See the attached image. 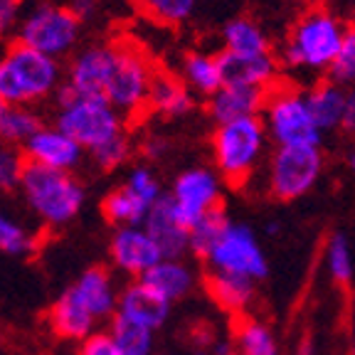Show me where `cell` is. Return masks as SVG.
Masks as SVG:
<instances>
[{
  "label": "cell",
  "instance_id": "1",
  "mask_svg": "<svg viewBox=\"0 0 355 355\" xmlns=\"http://www.w3.org/2000/svg\"><path fill=\"white\" fill-rule=\"evenodd\" d=\"M348 30L350 25H345L333 10L311 3L288 25L277 52L279 64L286 72L328 74Z\"/></svg>",
  "mask_w": 355,
  "mask_h": 355
},
{
  "label": "cell",
  "instance_id": "2",
  "mask_svg": "<svg viewBox=\"0 0 355 355\" xmlns=\"http://www.w3.org/2000/svg\"><path fill=\"white\" fill-rule=\"evenodd\" d=\"M64 74L60 60L12 40L0 55V101L6 106H35L57 94Z\"/></svg>",
  "mask_w": 355,
  "mask_h": 355
},
{
  "label": "cell",
  "instance_id": "3",
  "mask_svg": "<svg viewBox=\"0 0 355 355\" xmlns=\"http://www.w3.org/2000/svg\"><path fill=\"white\" fill-rule=\"evenodd\" d=\"M17 193L28 210L50 230H62L72 225L82 215L84 202H87V190L74 178V173L52 171V168L30 161L22 173Z\"/></svg>",
  "mask_w": 355,
  "mask_h": 355
},
{
  "label": "cell",
  "instance_id": "4",
  "mask_svg": "<svg viewBox=\"0 0 355 355\" xmlns=\"http://www.w3.org/2000/svg\"><path fill=\"white\" fill-rule=\"evenodd\" d=\"M272 141L261 116L220 123L210 136L215 171L230 188H244L264 163Z\"/></svg>",
  "mask_w": 355,
  "mask_h": 355
},
{
  "label": "cell",
  "instance_id": "5",
  "mask_svg": "<svg viewBox=\"0 0 355 355\" xmlns=\"http://www.w3.org/2000/svg\"><path fill=\"white\" fill-rule=\"evenodd\" d=\"M55 126L72 136L87 153H94L111 141L126 136V116L106 99L77 96L67 84H62L55 94Z\"/></svg>",
  "mask_w": 355,
  "mask_h": 355
},
{
  "label": "cell",
  "instance_id": "6",
  "mask_svg": "<svg viewBox=\"0 0 355 355\" xmlns=\"http://www.w3.org/2000/svg\"><path fill=\"white\" fill-rule=\"evenodd\" d=\"M82 37V20L69 6H57L52 0H25L15 30V42L37 50L47 57L74 55Z\"/></svg>",
  "mask_w": 355,
  "mask_h": 355
},
{
  "label": "cell",
  "instance_id": "7",
  "mask_svg": "<svg viewBox=\"0 0 355 355\" xmlns=\"http://www.w3.org/2000/svg\"><path fill=\"white\" fill-rule=\"evenodd\" d=\"M261 121L277 148H296V146H321L323 133L313 121L309 109L306 89L294 87L282 79L277 87L266 92V104Z\"/></svg>",
  "mask_w": 355,
  "mask_h": 355
},
{
  "label": "cell",
  "instance_id": "8",
  "mask_svg": "<svg viewBox=\"0 0 355 355\" xmlns=\"http://www.w3.org/2000/svg\"><path fill=\"white\" fill-rule=\"evenodd\" d=\"M321 146H296V148H274L266 161V195L279 202H294L316 188L323 175Z\"/></svg>",
  "mask_w": 355,
  "mask_h": 355
},
{
  "label": "cell",
  "instance_id": "9",
  "mask_svg": "<svg viewBox=\"0 0 355 355\" xmlns=\"http://www.w3.org/2000/svg\"><path fill=\"white\" fill-rule=\"evenodd\" d=\"M155 67L146 52L133 42H116V62L106 84L104 99L123 116H139L148 111V92Z\"/></svg>",
  "mask_w": 355,
  "mask_h": 355
},
{
  "label": "cell",
  "instance_id": "10",
  "mask_svg": "<svg viewBox=\"0 0 355 355\" xmlns=\"http://www.w3.org/2000/svg\"><path fill=\"white\" fill-rule=\"evenodd\" d=\"M207 272L234 274V277L261 282L269 277V259L254 230L242 222H230L205 259Z\"/></svg>",
  "mask_w": 355,
  "mask_h": 355
},
{
  "label": "cell",
  "instance_id": "11",
  "mask_svg": "<svg viewBox=\"0 0 355 355\" xmlns=\"http://www.w3.org/2000/svg\"><path fill=\"white\" fill-rule=\"evenodd\" d=\"M222 190H225V180L215 168L193 166L178 173L168 195H171L173 205L180 212V217L193 227L198 220L220 210Z\"/></svg>",
  "mask_w": 355,
  "mask_h": 355
},
{
  "label": "cell",
  "instance_id": "12",
  "mask_svg": "<svg viewBox=\"0 0 355 355\" xmlns=\"http://www.w3.org/2000/svg\"><path fill=\"white\" fill-rule=\"evenodd\" d=\"M116 62V42H94L77 50L67 64L64 84L77 96L104 99L111 69Z\"/></svg>",
  "mask_w": 355,
  "mask_h": 355
},
{
  "label": "cell",
  "instance_id": "13",
  "mask_svg": "<svg viewBox=\"0 0 355 355\" xmlns=\"http://www.w3.org/2000/svg\"><path fill=\"white\" fill-rule=\"evenodd\" d=\"M109 259L119 274L136 282V279H144L166 257L148 230L141 225V227L114 230L109 239Z\"/></svg>",
  "mask_w": 355,
  "mask_h": 355
},
{
  "label": "cell",
  "instance_id": "14",
  "mask_svg": "<svg viewBox=\"0 0 355 355\" xmlns=\"http://www.w3.org/2000/svg\"><path fill=\"white\" fill-rule=\"evenodd\" d=\"M22 153H25V158L30 163H37V166L52 168V171H62V173H74L89 155L72 136H67L55 123L40 128L33 139L25 144Z\"/></svg>",
  "mask_w": 355,
  "mask_h": 355
},
{
  "label": "cell",
  "instance_id": "15",
  "mask_svg": "<svg viewBox=\"0 0 355 355\" xmlns=\"http://www.w3.org/2000/svg\"><path fill=\"white\" fill-rule=\"evenodd\" d=\"M67 288L82 301L84 309L99 323L109 326L111 318L116 316L121 288L116 286V279L106 266H89Z\"/></svg>",
  "mask_w": 355,
  "mask_h": 355
},
{
  "label": "cell",
  "instance_id": "16",
  "mask_svg": "<svg viewBox=\"0 0 355 355\" xmlns=\"http://www.w3.org/2000/svg\"><path fill=\"white\" fill-rule=\"evenodd\" d=\"M171 309H173L171 301H166L161 294H155L146 282L136 279V282H128L126 286L121 288L116 316H121V318H126V321L136 323V326H144L155 333L168 323Z\"/></svg>",
  "mask_w": 355,
  "mask_h": 355
},
{
  "label": "cell",
  "instance_id": "17",
  "mask_svg": "<svg viewBox=\"0 0 355 355\" xmlns=\"http://www.w3.org/2000/svg\"><path fill=\"white\" fill-rule=\"evenodd\" d=\"M144 227L158 242L163 257H168V259H183L190 252V225L175 210L168 193L150 207Z\"/></svg>",
  "mask_w": 355,
  "mask_h": 355
},
{
  "label": "cell",
  "instance_id": "18",
  "mask_svg": "<svg viewBox=\"0 0 355 355\" xmlns=\"http://www.w3.org/2000/svg\"><path fill=\"white\" fill-rule=\"evenodd\" d=\"M220 64H222V77L225 84H234V87H252L269 92L282 82V64H279L277 55H257V57H239L230 55V52H220Z\"/></svg>",
  "mask_w": 355,
  "mask_h": 355
},
{
  "label": "cell",
  "instance_id": "19",
  "mask_svg": "<svg viewBox=\"0 0 355 355\" xmlns=\"http://www.w3.org/2000/svg\"><path fill=\"white\" fill-rule=\"evenodd\" d=\"M47 326L60 340L67 343H82L89 336L101 331V323L82 306V301L64 288L47 311Z\"/></svg>",
  "mask_w": 355,
  "mask_h": 355
},
{
  "label": "cell",
  "instance_id": "20",
  "mask_svg": "<svg viewBox=\"0 0 355 355\" xmlns=\"http://www.w3.org/2000/svg\"><path fill=\"white\" fill-rule=\"evenodd\" d=\"M266 104V92L252 87H234V84H225L220 92L205 99L207 116L215 121V126L230 121H239V119H252L261 116Z\"/></svg>",
  "mask_w": 355,
  "mask_h": 355
},
{
  "label": "cell",
  "instance_id": "21",
  "mask_svg": "<svg viewBox=\"0 0 355 355\" xmlns=\"http://www.w3.org/2000/svg\"><path fill=\"white\" fill-rule=\"evenodd\" d=\"M207 296L215 301L217 309L234 318L250 316L247 311L252 309L257 296V282L244 277H234V274H220V272H207L202 279Z\"/></svg>",
  "mask_w": 355,
  "mask_h": 355
},
{
  "label": "cell",
  "instance_id": "22",
  "mask_svg": "<svg viewBox=\"0 0 355 355\" xmlns=\"http://www.w3.org/2000/svg\"><path fill=\"white\" fill-rule=\"evenodd\" d=\"M193 109L195 94L193 89L180 79V74L155 69L148 92V111H155V114L168 119H180Z\"/></svg>",
  "mask_w": 355,
  "mask_h": 355
},
{
  "label": "cell",
  "instance_id": "23",
  "mask_svg": "<svg viewBox=\"0 0 355 355\" xmlns=\"http://www.w3.org/2000/svg\"><path fill=\"white\" fill-rule=\"evenodd\" d=\"M141 282H146L155 294H161L166 301L175 304L183 301L193 294V288L198 286V272L193 269V264H188L183 259H161L158 264L146 274Z\"/></svg>",
  "mask_w": 355,
  "mask_h": 355
},
{
  "label": "cell",
  "instance_id": "24",
  "mask_svg": "<svg viewBox=\"0 0 355 355\" xmlns=\"http://www.w3.org/2000/svg\"><path fill=\"white\" fill-rule=\"evenodd\" d=\"M222 52L239 57L272 55V37L261 28V22L250 15H237L222 25Z\"/></svg>",
  "mask_w": 355,
  "mask_h": 355
},
{
  "label": "cell",
  "instance_id": "25",
  "mask_svg": "<svg viewBox=\"0 0 355 355\" xmlns=\"http://www.w3.org/2000/svg\"><path fill=\"white\" fill-rule=\"evenodd\" d=\"M180 79L193 89L195 96L210 99L215 92H220L225 87L220 52H205V50L185 52L183 62H180Z\"/></svg>",
  "mask_w": 355,
  "mask_h": 355
},
{
  "label": "cell",
  "instance_id": "26",
  "mask_svg": "<svg viewBox=\"0 0 355 355\" xmlns=\"http://www.w3.org/2000/svg\"><path fill=\"white\" fill-rule=\"evenodd\" d=\"M345 96H348V89L331 82V79H326V77L313 82V87L306 89L309 109H311V114H313V121L321 128L323 136H326L328 131H340Z\"/></svg>",
  "mask_w": 355,
  "mask_h": 355
},
{
  "label": "cell",
  "instance_id": "27",
  "mask_svg": "<svg viewBox=\"0 0 355 355\" xmlns=\"http://www.w3.org/2000/svg\"><path fill=\"white\" fill-rule=\"evenodd\" d=\"M150 207L146 200H141L139 195L133 193L126 185L109 190L106 198L101 200V215L109 225H114V230L121 227H141L148 220Z\"/></svg>",
  "mask_w": 355,
  "mask_h": 355
},
{
  "label": "cell",
  "instance_id": "28",
  "mask_svg": "<svg viewBox=\"0 0 355 355\" xmlns=\"http://www.w3.org/2000/svg\"><path fill=\"white\" fill-rule=\"evenodd\" d=\"M232 338L239 355H279L277 333L254 316L234 318Z\"/></svg>",
  "mask_w": 355,
  "mask_h": 355
},
{
  "label": "cell",
  "instance_id": "29",
  "mask_svg": "<svg viewBox=\"0 0 355 355\" xmlns=\"http://www.w3.org/2000/svg\"><path fill=\"white\" fill-rule=\"evenodd\" d=\"M42 116L33 106H8L0 119V141L25 148L30 139L42 128Z\"/></svg>",
  "mask_w": 355,
  "mask_h": 355
},
{
  "label": "cell",
  "instance_id": "30",
  "mask_svg": "<svg viewBox=\"0 0 355 355\" xmlns=\"http://www.w3.org/2000/svg\"><path fill=\"white\" fill-rule=\"evenodd\" d=\"M323 266L333 284L338 286H350L355 277L353 247L343 232H331L323 247Z\"/></svg>",
  "mask_w": 355,
  "mask_h": 355
},
{
  "label": "cell",
  "instance_id": "31",
  "mask_svg": "<svg viewBox=\"0 0 355 355\" xmlns=\"http://www.w3.org/2000/svg\"><path fill=\"white\" fill-rule=\"evenodd\" d=\"M114 343L119 345L123 355H153L155 353V333L144 326L126 321L121 316H114L106 326Z\"/></svg>",
  "mask_w": 355,
  "mask_h": 355
},
{
  "label": "cell",
  "instance_id": "32",
  "mask_svg": "<svg viewBox=\"0 0 355 355\" xmlns=\"http://www.w3.org/2000/svg\"><path fill=\"white\" fill-rule=\"evenodd\" d=\"M37 250V237L20 220L0 207V252L8 257H28Z\"/></svg>",
  "mask_w": 355,
  "mask_h": 355
},
{
  "label": "cell",
  "instance_id": "33",
  "mask_svg": "<svg viewBox=\"0 0 355 355\" xmlns=\"http://www.w3.org/2000/svg\"><path fill=\"white\" fill-rule=\"evenodd\" d=\"M230 222L232 220L227 217L225 207H220V210L210 212V215L195 222L193 227H190V254H195L198 259H205L207 252L215 247V242L227 230Z\"/></svg>",
  "mask_w": 355,
  "mask_h": 355
},
{
  "label": "cell",
  "instance_id": "34",
  "mask_svg": "<svg viewBox=\"0 0 355 355\" xmlns=\"http://www.w3.org/2000/svg\"><path fill=\"white\" fill-rule=\"evenodd\" d=\"M141 10L158 25L180 28L198 12V0H139Z\"/></svg>",
  "mask_w": 355,
  "mask_h": 355
},
{
  "label": "cell",
  "instance_id": "35",
  "mask_svg": "<svg viewBox=\"0 0 355 355\" xmlns=\"http://www.w3.org/2000/svg\"><path fill=\"white\" fill-rule=\"evenodd\" d=\"M25 166H28V158H25L22 148L0 141V193L8 195L20 190Z\"/></svg>",
  "mask_w": 355,
  "mask_h": 355
},
{
  "label": "cell",
  "instance_id": "36",
  "mask_svg": "<svg viewBox=\"0 0 355 355\" xmlns=\"http://www.w3.org/2000/svg\"><path fill=\"white\" fill-rule=\"evenodd\" d=\"M326 79L340 84L345 89L355 87V28L350 25L348 35H345L343 44H340L338 57L333 60L331 69H328Z\"/></svg>",
  "mask_w": 355,
  "mask_h": 355
},
{
  "label": "cell",
  "instance_id": "37",
  "mask_svg": "<svg viewBox=\"0 0 355 355\" xmlns=\"http://www.w3.org/2000/svg\"><path fill=\"white\" fill-rule=\"evenodd\" d=\"M123 185H126V188H131L133 193L139 195L141 200H146L148 205H155V202L166 195L161 178L155 175V171H153V168H148V166H133L131 171H128Z\"/></svg>",
  "mask_w": 355,
  "mask_h": 355
},
{
  "label": "cell",
  "instance_id": "38",
  "mask_svg": "<svg viewBox=\"0 0 355 355\" xmlns=\"http://www.w3.org/2000/svg\"><path fill=\"white\" fill-rule=\"evenodd\" d=\"M131 150H133V146H131V141H128V136H121V139L106 144L104 148L89 153V158H92L94 166H99L101 171H116V168H121L123 163L131 158Z\"/></svg>",
  "mask_w": 355,
  "mask_h": 355
},
{
  "label": "cell",
  "instance_id": "39",
  "mask_svg": "<svg viewBox=\"0 0 355 355\" xmlns=\"http://www.w3.org/2000/svg\"><path fill=\"white\" fill-rule=\"evenodd\" d=\"M77 355H123V353L119 350V345L114 343V338L106 333V328H101L94 336H89L87 340L79 343Z\"/></svg>",
  "mask_w": 355,
  "mask_h": 355
},
{
  "label": "cell",
  "instance_id": "40",
  "mask_svg": "<svg viewBox=\"0 0 355 355\" xmlns=\"http://www.w3.org/2000/svg\"><path fill=\"white\" fill-rule=\"evenodd\" d=\"M22 3L25 0H0V40L15 37L17 22L22 15Z\"/></svg>",
  "mask_w": 355,
  "mask_h": 355
},
{
  "label": "cell",
  "instance_id": "41",
  "mask_svg": "<svg viewBox=\"0 0 355 355\" xmlns=\"http://www.w3.org/2000/svg\"><path fill=\"white\" fill-rule=\"evenodd\" d=\"M340 131L355 136V87L348 89L345 96V109H343V121H340Z\"/></svg>",
  "mask_w": 355,
  "mask_h": 355
},
{
  "label": "cell",
  "instance_id": "42",
  "mask_svg": "<svg viewBox=\"0 0 355 355\" xmlns=\"http://www.w3.org/2000/svg\"><path fill=\"white\" fill-rule=\"evenodd\" d=\"M69 10L84 22L96 12V0H69Z\"/></svg>",
  "mask_w": 355,
  "mask_h": 355
},
{
  "label": "cell",
  "instance_id": "43",
  "mask_svg": "<svg viewBox=\"0 0 355 355\" xmlns=\"http://www.w3.org/2000/svg\"><path fill=\"white\" fill-rule=\"evenodd\" d=\"M163 153H166V141L150 139L148 144H146V155H148V158H161Z\"/></svg>",
  "mask_w": 355,
  "mask_h": 355
},
{
  "label": "cell",
  "instance_id": "44",
  "mask_svg": "<svg viewBox=\"0 0 355 355\" xmlns=\"http://www.w3.org/2000/svg\"><path fill=\"white\" fill-rule=\"evenodd\" d=\"M350 355H355V304L350 309Z\"/></svg>",
  "mask_w": 355,
  "mask_h": 355
},
{
  "label": "cell",
  "instance_id": "45",
  "mask_svg": "<svg viewBox=\"0 0 355 355\" xmlns=\"http://www.w3.org/2000/svg\"><path fill=\"white\" fill-rule=\"evenodd\" d=\"M345 166H348V171L353 173V178H355V144L350 146V150L345 153Z\"/></svg>",
  "mask_w": 355,
  "mask_h": 355
},
{
  "label": "cell",
  "instance_id": "46",
  "mask_svg": "<svg viewBox=\"0 0 355 355\" xmlns=\"http://www.w3.org/2000/svg\"><path fill=\"white\" fill-rule=\"evenodd\" d=\"M215 355H239V353H237V350H234V348H220Z\"/></svg>",
  "mask_w": 355,
  "mask_h": 355
},
{
  "label": "cell",
  "instance_id": "47",
  "mask_svg": "<svg viewBox=\"0 0 355 355\" xmlns=\"http://www.w3.org/2000/svg\"><path fill=\"white\" fill-rule=\"evenodd\" d=\"M6 109H8V106L3 104V101H0V119H3V114H6Z\"/></svg>",
  "mask_w": 355,
  "mask_h": 355
},
{
  "label": "cell",
  "instance_id": "48",
  "mask_svg": "<svg viewBox=\"0 0 355 355\" xmlns=\"http://www.w3.org/2000/svg\"><path fill=\"white\" fill-rule=\"evenodd\" d=\"M353 28H355V25H353Z\"/></svg>",
  "mask_w": 355,
  "mask_h": 355
}]
</instances>
